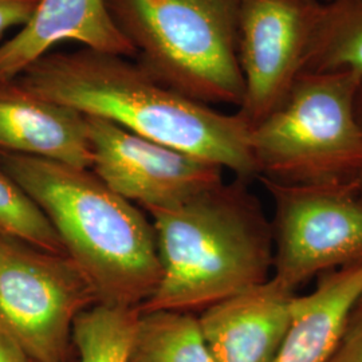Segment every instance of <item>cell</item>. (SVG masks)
I'll use <instances>...</instances> for the list:
<instances>
[{
	"mask_svg": "<svg viewBox=\"0 0 362 362\" xmlns=\"http://www.w3.org/2000/svg\"><path fill=\"white\" fill-rule=\"evenodd\" d=\"M15 81L42 98L228 169L236 179H258L243 117L172 90L129 58L86 47L50 52Z\"/></svg>",
	"mask_w": 362,
	"mask_h": 362,
	"instance_id": "6da1fadb",
	"label": "cell"
},
{
	"mask_svg": "<svg viewBox=\"0 0 362 362\" xmlns=\"http://www.w3.org/2000/svg\"><path fill=\"white\" fill-rule=\"evenodd\" d=\"M3 170L38 206L98 303L140 309L161 278L152 221L91 169L0 151Z\"/></svg>",
	"mask_w": 362,
	"mask_h": 362,
	"instance_id": "7a4b0ae2",
	"label": "cell"
},
{
	"mask_svg": "<svg viewBox=\"0 0 362 362\" xmlns=\"http://www.w3.org/2000/svg\"><path fill=\"white\" fill-rule=\"evenodd\" d=\"M148 214L161 278L139 310L203 311L270 279L272 220L248 181H223L179 206Z\"/></svg>",
	"mask_w": 362,
	"mask_h": 362,
	"instance_id": "3957f363",
	"label": "cell"
},
{
	"mask_svg": "<svg viewBox=\"0 0 362 362\" xmlns=\"http://www.w3.org/2000/svg\"><path fill=\"white\" fill-rule=\"evenodd\" d=\"M137 64L160 83L203 104L240 107V0H104Z\"/></svg>",
	"mask_w": 362,
	"mask_h": 362,
	"instance_id": "277c9868",
	"label": "cell"
},
{
	"mask_svg": "<svg viewBox=\"0 0 362 362\" xmlns=\"http://www.w3.org/2000/svg\"><path fill=\"white\" fill-rule=\"evenodd\" d=\"M362 76L302 73L285 101L251 129L258 177L284 184L358 180L362 132L354 98Z\"/></svg>",
	"mask_w": 362,
	"mask_h": 362,
	"instance_id": "5b68a950",
	"label": "cell"
},
{
	"mask_svg": "<svg viewBox=\"0 0 362 362\" xmlns=\"http://www.w3.org/2000/svg\"><path fill=\"white\" fill-rule=\"evenodd\" d=\"M97 303L94 287L67 255L0 236V325L33 361H73L74 322Z\"/></svg>",
	"mask_w": 362,
	"mask_h": 362,
	"instance_id": "8992f818",
	"label": "cell"
},
{
	"mask_svg": "<svg viewBox=\"0 0 362 362\" xmlns=\"http://www.w3.org/2000/svg\"><path fill=\"white\" fill-rule=\"evenodd\" d=\"M258 179L274 204V281L296 291L322 272L362 263L358 180L284 184Z\"/></svg>",
	"mask_w": 362,
	"mask_h": 362,
	"instance_id": "52a82bcc",
	"label": "cell"
},
{
	"mask_svg": "<svg viewBox=\"0 0 362 362\" xmlns=\"http://www.w3.org/2000/svg\"><path fill=\"white\" fill-rule=\"evenodd\" d=\"M322 0H240L238 61L245 97L238 113L257 127L285 101L303 71Z\"/></svg>",
	"mask_w": 362,
	"mask_h": 362,
	"instance_id": "ba28073f",
	"label": "cell"
},
{
	"mask_svg": "<svg viewBox=\"0 0 362 362\" xmlns=\"http://www.w3.org/2000/svg\"><path fill=\"white\" fill-rule=\"evenodd\" d=\"M91 170L116 194L146 212L184 203L223 182V170L104 118L89 117Z\"/></svg>",
	"mask_w": 362,
	"mask_h": 362,
	"instance_id": "9c48e42d",
	"label": "cell"
},
{
	"mask_svg": "<svg viewBox=\"0 0 362 362\" xmlns=\"http://www.w3.org/2000/svg\"><path fill=\"white\" fill-rule=\"evenodd\" d=\"M296 296L270 278L202 311L197 317L214 362H272Z\"/></svg>",
	"mask_w": 362,
	"mask_h": 362,
	"instance_id": "30bf717a",
	"label": "cell"
},
{
	"mask_svg": "<svg viewBox=\"0 0 362 362\" xmlns=\"http://www.w3.org/2000/svg\"><path fill=\"white\" fill-rule=\"evenodd\" d=\"M65 40H76L95 52L136 58L134 49L112 21L104 0H39L26 25L0 43V82L21 76Z\"/></svg>",
	"mask_w": 362,
	"mask_h": 362,
	"instance_id": "8fae6325",
	"label": "cell"
},
{
	"mask_svg": "<svg viewBox=\"0 0 362 362\" xmlns=\"http://www.w3.org/2000/svg\"><path fill=\"white\" fill-rule=\"evenodd\" d=\"M0 151L91 169L88 118L42 98L15 79L0 82Z\"/></svg>",
	"mask_w": 362,
	"mask_h": 362,
	"instance_id": "7c38bea8",
	"label": "cell"
},
{
	"mask_svg": "<svg viewBox=\"0 0 362 362\" xmlns=\"http://www.w3.org/2000/svg\"><path fill=\"white\" fill-rule=\"evenodd\" d=\"M362 290V263L322 272L310 294L296 296L291 321L272 362H327Z\"/></svg>",
	"mask_w": 362,
	"mask_h": 362,
	"instance_id": "4fadbf2b",
	"label": "cell"
},
{
	"mask_svg": "<svg viewBox=\"0 0 362 362\" xmlns=\"http://www.w3.org/2000/svg\"><path fill=\"white\" fill-rule=\"evenodd\" d=\"M128 362H214L191 311H140Z\"/></svg>",
	"mask_w": 362,
	"mask_h": 362,
	"instance_id": "5bb4252c",
	"label": "cell"
},
{
	"mask_svg": "<svg viewBox=\"0 0 362 362\" xmlns=\"http://www.w3.org/2000/svg\"><path fill=\"white\" fill-rule=\"evenodd\" d=\"M341 71L362 76V0L324 1L302 73Z\"/></svg>",
	"mask_w": 362,
	"mask_h": 362,
	"instance_id": "9a60e30c",
	"label": "cell"
},
{
	"mask_svg": "<svg viewBox=\"0 0 362 362\" xmlns=\"http://www.w3.org/2000/svg\"><path fill=\"white\" fill-rule=\"evenodd\" d=\"M139 309L97 303L82 311L73 326L78 362H128Z\"/></svg>",
	"mask_w": 362,
	"mask_h": 362,
	"instance_id": "2e32d148",
	"label": "cell"
},
{
	"mask_svg": "<svg viewBox=\"0 0 362 362\" xmlns=\"http://www.w3.org/2000/svg\"><path fill=\"white\" fill-rule=\"evenodd\" d=\"M0 236L67 255L52 223L3 170H0Z\"/></svg>",
	"mask_w": 362,
	"mask_h": 362,
	"instance_id": "e0dca14e",
	"label": "cell"
},
{
	"mask_svg": "<svg viewBox=\"0 0 362 362\" xmlns=\"http://www.w3.org/2000/svg\"><path fill=\"white\" fill-rule=\"evenodd\" d=\"M327 362H362V290L350 309L336 350Z\"/></svg>",
	"mask_w": 362,
	"mask_h": 362,
	"instance_id": "ac0fdd59",
	"label": "cell"
},
{
	"mask_svg": "<svg viewBox=\"0 0 362 362\" xmlns=\"http://www.w3.org/2000/svg\"><path fill=\"white\" fill-rule=\"evenodd\" d=\"M39 0H0V39L11 28L25 26Z\"/></svg>",
	"mask_w": 362,
	"mask_h": 362,
	"instance_id": "d6986e66",
	"label": "cell"
},
{
	"mask_svg": "<svg viewBox=\"0 0 362 362\" xmlns=\"http://www.w3.org/2000/svg\"><path fill=\"white\" fill-rule=\"evenodd\" d=\"M0 362H34L26 350L0 325Z\"/></svg>",
	"mask_w": 362,
	"mask_h": 362,
	"instance_id": "ffe728a7",
	"label": "cell"
},
{
	"mask_svg": "<svg viewBox=\"0 0 362 362\" xmlns=\"http://www.w3.org/2000/svg\"><path fill=\"white\" fill-rule=\"evenodd\" d=\"M354 112H356V118H357V122H358L362 132V79L357 93H356V98H354Z\"/></svg>",
	"mask_w": 362,
	"mask_h": 362,
	"instance_id": "44dd1931",
	"label": "cell"
},
{
	"mask_svg": "<svg viewBox=\"0 0 362 362\" xmlns=\"http://www.w3.org/2000/svg\"><path fill=\"white\" fill-rule=\"evenodd\" d=\"M358 194H360V199L362 200V175L358 179Z\"/></svg>",
	"mask_w": 362,
	"mask_h": 362,
	"instance_id": "7402d4cb",
	"label": "cell"
},
{
	"mask_svg": "<svg viewBox=\"0 0 362 362\" xmlns=\"http://www.w3.org/2000/svg\"><path fill=\"white\" fill-rule=\"evenodd\" d=\"M322 1H325V3H326V1H330V0H322Z\"/></svg>",
	"mask_w": 362,
	"mask_h": 362,
	"instance_id": "603a6c76",
	"label": "cell"
},
{
	"mask_svg": "<svg viewBox=\"0 0 362 362\" xmlns=\"http://www.w3.org/2000/svg\"><path fill=\"white\" fill-rule=\"evenodd\" d=\"M71 362H74V361H71Z\"/></svg>",
	"mask_w": 362,
	"mask_h": 362,
	"instance_id": "cb8c5ba5",
	"label": "cell"
}]
</instances>
